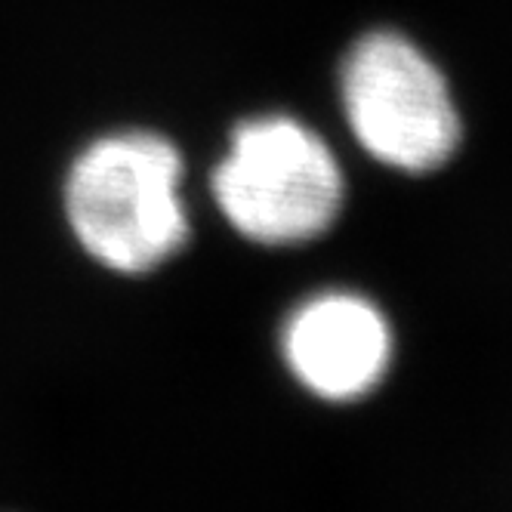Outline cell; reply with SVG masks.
<instances>
[{"label":"cell","mask_w":512,"mask_h":512,"mask_svg":"<svg viewBox=\"0 0 512 512\" xmlns=\"http://www.w3.org/2000/svg\"><path fill=\"white\" fill-rule=\"evenodd\" d=\"M179 179L182 158L170 139L145 130L102 136L68 170V226L96 263L152 272L189 241Z\"/></svg>","instance_id":"obj_1"},{"label":"cell","mask_w":512,"mask_h":512,"mask_svg":"<svg viewBox=\"0 0 512 512\" xmlns=\"http://www.w3.org/2000/svg\"><path fill=\"white\" fill-rule=\"evenodd\" d=\"M223 216L256 244H306L343 210V173L327 142L306 124L269 115L235 127L213 173Z\"/></svg>","instance_id":"obj_2"},{"label":"cell","mask_w":512,"mask_h":512,"mask_svg":"<svg viewBox=\"0 0 512 512\" xmlns=\"http://www.w3.org/2000/svg\"><path fill=\"white\" fill-rule=\"evenodd\" d=\"M340 93L355 139L380 164L429 173L454 158L460 115L448 81L401 34H364L343 62Z\"/></svg>","instance_id":"obj_3"},{"label":"cell","mask_w":512,"mask_h":512,"mask_svg":"<svg viewBox=\"0 0 512 512\" xmlns=\"http://www.w3.org/2000/svg\"><path fill=\"white\" fill-rule=\"evenodd\" d=\"M281 352L294 377L327 401H355L380 386L392 361L389 324L355 294H321L287 318Z\"/></svg>","instance_id":"obj_4"}]
</instances>
